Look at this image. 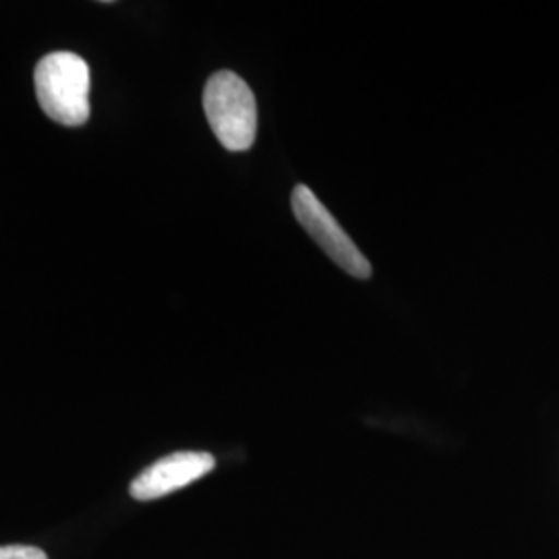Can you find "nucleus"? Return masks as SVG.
I'll return each mask as SVG.
<instances>
[{"label": "nucleus", "mask_w": 559, "mask_h": 559, "mask_svg": "<svg viewBox=\"0 0 559 559\" xmlns=\"http://www.w3.org/2000/svg\"><path fill=\"white\" fill-rule=\"evenodd\" d=\"M214 466L216 460L207 452H177L164 456L131 483V496L140 501L158 500L205 477Z\"/></svg>", "instance_id": "4"}, {"label": "nucleus", "mask_w": 559, "mask_h": 559, "mask_svg": "<svg viewBox=\"0 0 559 559\" xmlns=\"http://www.w3.org/2000/svg\"><path fill=\"white\" fill-rule=\"evenodd\" d=\"M36 96L41 110L64 127L90 119V67L73 52L46 55L36 67Z\"/></svg>", "instance_id": "1"}, {"label": "nucleus", "mask_w": 559, "mask_h": 559, "mask_svg": "<svg viewBox=\"0 0 559 559\" xmlns=\"http://www.w3.org/2000/svg\"><path fill=\"white\" fill-rule=\"evenodd\" d=\"M290 203L297 222L320 245L330 260L353 278H371V263L307 185L295 187Z\"/></svg>", "instance_id": "3"}, {"label": "nucleus", "mask_w": 559, "mask_h": 559, "mask_svg": "<svg viewBox=\"0 0 559 559\" xmlns=\"http://www.w3.org/2000/svg\"><path fill=\"white\" fill-rule=\"evenodd\" d=\"M0 559H48L38 547L29 545H7L0 547Z\"/></svg>", "instance_id": "5"}, {"label": "nucleus", "mask_w": 559, "mask_h": 559, "mask_svg": "<svg viewBox=\"0 0 559 559\" xmlns=\"http://www.w3.org/2000/svg\"><path fill=\"white\" fill-rule=\"evenodd\" d=\"M203 110L226 150L245 152L253 145L258 135V102L237 73L218 71L207 80Z\"/></svg>", "instance_id": "2"}]
</instances>
